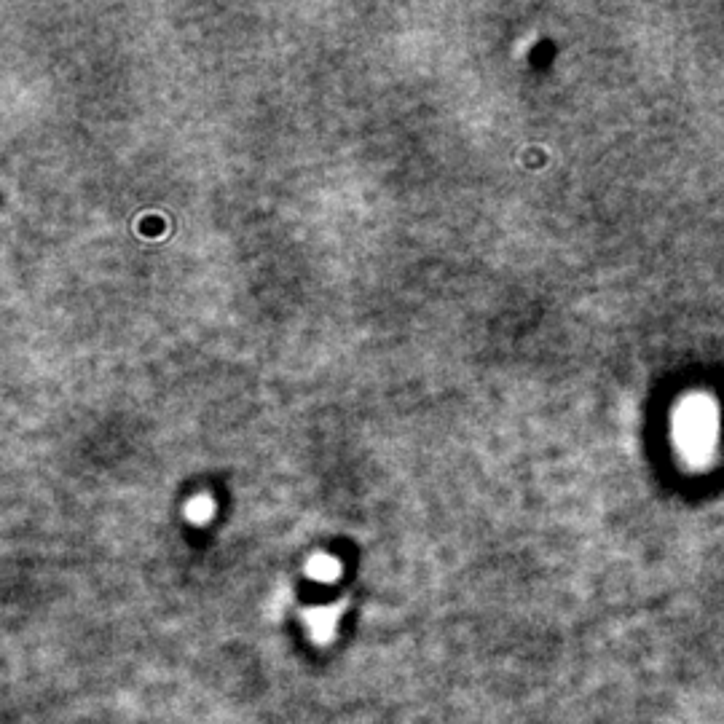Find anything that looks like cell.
<instances>
[{"mask_svg": "<svg viewBox=\"0 0 724 724\" xmlns=\"http://www.w3.org/2000/svg\"><path fill=\"white\" fill-rule=\"evenodd\" d=\"M714 413L708 405H690L684 408L682 421H679V430L684 435V448L690 451H706L711 446V435H714L716 424L711 419Z\"/></svg>", "mask_w": 724, "mask_h": 724, "instance_id": "obj_1", "label": "cell"}]
</instances>
